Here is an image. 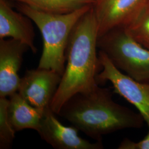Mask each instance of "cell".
I'll return each instance as SVG.
<instances>
[{"mask_svg":"<svg viewBox=\"0 0 149 149\" xmlns=\"http://www.w3.org/2000/svg\"><path fill=\"white\" fill-rule=\"evenodd\" d=\"M98 31L93 5L77 22L70 34L65 69L50 105L56 114L71 97L79 93H89L99 86L96 81L102 70L97 53Z\"/></svg>","mask_w":149,"mask_h":149,"instance_id":"cell-1","label":"cell"},{"mask_svg":"<svg viewBox=\"0 0 149 149\" xmlns=\"http://www.w3.org/2000/svg\"><path fill=\"white\" fill-rule=\"evenodd\" d=\"M109 88L97 86L87 93H77L62 107L58 115L98 141L103 135L125 129H139L144 118L112 99Z\"/></svg>","mask_w":149,"mask_h":149,"instance_id":"cell-2","label":"cell"},{"mask_svg":"<svg viewBox=\"0 0 149 149\" xmlns=\"http://www.w3.org/2000/svg\"><path fill=\"white\" fill-rule=\"evenodd\" d=\"M93 5H86L66 13H52L22 4L19 10L33 22L42 34L43 52L38 68L53 70L63 76L70 34L80 18Z\"/></svg>","mask_w":149,"mask_h":149,"instance_id":"cell-3","label":"cell"},{"mask_svg":"<svg viewBox=\"0 0 149 149\" xmlns=\"http://www.w3.org/2000/svg\"><path fill=\"white\" fill-rule=\"evenodd\" d=\"M98 47L113 65L135 80L149 82V50L132 37L123 27L98 38Z\"/></svg>","mask_w":149,"mask_h":149,"instance_id":"cell-4","label":"cell"},{"mask_svg":"<svg viewBox=\"0 0 149 149\" xmlns=\"http://www.w3.org/2000/svg\"><path fill=\"white\" fill-rule=\"evenodd\" d=\"M98 57L102 70L96 77L98 85L110 82L113 92L122 96L135 107L145 123H149V82L135 80L123 73L102 50L98 53Z\"/></svg>","mask_w":149,"mask_h":149,"instance_id":"cell-5","label":"cell"},{"mask_svg":"<svg viewBox=\"0 0 149 149\" xmlns=\"http://www.w3.org/2000/svg\"><path fill=\"white\" fill-rule=\"evenodd\" d=\"M61 77L52 70H27L21 78L17 92L32 106L45 109L50 107Z\"/></svg>","mask_w":149,"mask_h":149,"instance_id":"cell-6","label":"cell"},{"mask_svg":"<svg viewBox=\"0 0 149 149\" xmlns=\"http://www.w3.org/2000/svg\"><path fill=\"white\" fill-rule=\"evenodd\" d=\"M50 107L46 108L43 114L38 133L41 138L56 149H102V141L96 143L81 138L78 129L66 127L60 122Z\"/></svg>","mask_w":149,"mask_h":149,"instance_id":"cell-7","label":"cell"},{"mask_svg":"<svg viewBox=\"0 0 149 149\" xmlns=\"http://www.w3.org/2000/svg\"><path fill=\"white\" fill-rule=\"evenodd\" d=\"M149 0H99L94 8L101 37L112 29L125 27Z\"/></svg>","mask_w":149,"mask_h":149,"instance_id":"cell-8","label":"cell"},{"mask_svg":"<svg viewBox=\"0 0 149 149\" xmlns=\"http://www.w3.org/2000/svg\"><path fill=\"white\" fill-rule=\"evenodd\" d=\"M28 49L27 45L12 38L0 40V97L17 92L21 80L18 72Z\"/></svg>","mask_w":149,"mask_h":149,"instance_id":"cell-9","label":"cell"},{"mask_svg":"<svg viewBox=\"0 0 149 149\" xmlns=\"http://www.w3.org/2000/svg\"><path fill=\"white\" fill-rule=\"evenodd\" d=\"M8 37L24 43L36 53L35 33L31 19L15 11L7 1L0 0V39Z\"/></svg>","mask_w":149,"mask_h":149,"instance_id":"cell-10","label":"cell"},{"mask_svg":"<svg viewBox=\"0 0 149 149\" xmlns=\"http://www.w3.org/2000/svg\"><path fill=\"white\" fill-rule=\"evenodd\" d=\"M8 116L16 132L31 129L38 132L44 111L32 106L17 92L9 97Z\"/></svg>","mask_w":149,"mask_h":149,"instance_id":"cell-11","label":"cell"},{"mask_svg":"<svg viewBox=\"0 0 149 149\" xmlns=\"http://www.w3.org/2000/svg\"><path fill=\"white\" fill-rule=\"evenodd\" d=\"M38 11L52 13H66L88 4L81 0H15Z\"/></svg>","mask_w":149,"mask_h":149,"instance_id":"cell-12","label":"cell"},{"mask_svg":"<svg viewBox=\"0 0 149 149\" xmlns=\"http://www.w3.org/2000/svg\"><path fill=\"white\" fill-rule=\"evenodd\" d=\"M123 27L134 39L149 50V2Z\"/></svg>","mask_w":149,"mask_h":149,"instance_id":"cell-13","label":"cell"},{"mask_svg":"<svg viewBox=\"0 0 149 149\" xmlns=\"http://www.w3.org/2000/svg\"><path fill=\"white\" fill-rule=\"evenodd\" d=\"M9 100L0 97V149H10L15 138L16 132L12 127L8 116Z\"/></svg>","mask_w":149,"mask_h":149,"instance_id":"cell-14","label":"cell"},{"mask_svg":"<svg viewBox=\"0 0 149 149\" xmlns=\"http://www.w3.org/2000/svg\"><path fill=\"white\" fill-rule=\"evenodd\" d=\"M149 131L143 139L135 142L128 138L124 139L119 145V149H149V123H147Z\"/></svg>","mask_w":149,"mask_h":149,"instance_id":"cell-15","label":"cell"},{"mask_svg":"<svg viewBox=\"0 0 149 149\" xmlns=\"http://www.w3.org/2000/svg\"><path fill=\"white\" fill-rule=\"evenodd\" d=\"M81 1L85 2L86 3H88V4L95 5L99 0H81Z\"/></svg>","mask_w":149,"mask_h":149,"instance_id":"cell-16","label":"cell"}]
</instances>
